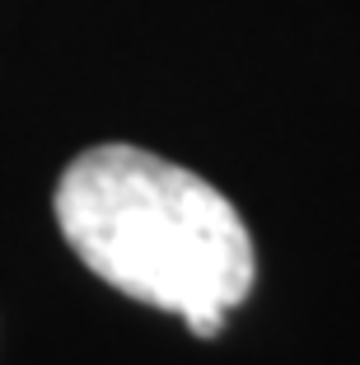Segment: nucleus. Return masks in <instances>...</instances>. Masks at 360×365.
Returning <instances> with one entry per match:
<instances>
[{
	"label": "nucleus",
	"mask_w": 360,
	"mask_h": 365,
	"mask_svg": "<svg viewBox=\"0 0 360 365\" xmlns=\"http://www.w3.org/2000/svg\"><path fill=\"white\" fill-rule=\"evenodd\" d=\"M52 206L66 244L98 281L187 319L197 337L220 333L257 281L239 206L202 173L127 140L75 155Z\"/></svg>",
	"instance_id": "f257e3e1"
}]
</instances>
